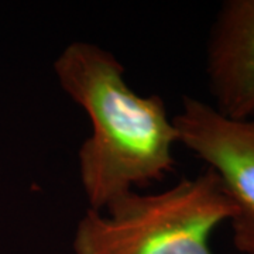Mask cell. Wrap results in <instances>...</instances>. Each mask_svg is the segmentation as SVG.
<instances>
[{
  "mask_svg": "<svg viewBox=\"0 0 254 254\" xmlns=\"http://www.w3.org/2000/svg\"><path fill=\"white\" fill-rule=\"evenodd\" d=\"M60 88L86 113L91 134L78 151L82 190L102 210L136 187L161 181L175 168L178 133L160 95H140L115 55L72 41L54 61Z\"/></svg>",
  "mask_w": 254,
  "mask_h": 254,
  "instance_id": "obj_1",
  "label": "cell"
},
{
  "mask_svg": "<svg viewBox=\"0 0 254 254\" xmlns=\"http://www.w3.org/2000/svg\"><path fill=\"white\" fill-rule=\"evenodd\" d=\"M235 216L212 170L157 193L127 192L75 227V254H215L210 236Z\"/></svg>",
  "mask_w": 254,
  "mask_h": 254,
  "instance_id": "obj_2",
  "label": "cell"
},
{
  "mask_svg": "<svg viewBox=\"0 0 254 254\" xmlns=\"http://www.w3.org/2000/svg\"><path fill=\"white\" fill-rule=\"evenodd\" d=\"M173 120L178 143L216 174L235 206V249L254 254V118H226L210 103L184 96Z\"/></svg>",
  "mask_w": 254,
  "mask_h": 254,
  "instance_id": "obj_3",
  "label": "cell"
},
{
  "mask_svg": "<svg viewBox=\"0 0 254 254\" xmlns=\"http://www.w3.org/2000/svg\"><path fill=\"white\" fill-rule=\"evenodd\" d=\"M205 65L210 105L226 118H254V0H226L220 6Z\"/></svg>",
  "mask_w": 254,
  "mask_h": 254,
  "instance_id": "obj_4",
  "label": "cell"
}]
</instances>
